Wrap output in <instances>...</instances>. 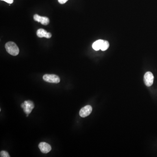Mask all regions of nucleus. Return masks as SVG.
<instances>
[{"instance_id": "obj_1", "label": "nucleus", "mask_w": 157, "mask_h": 157, "mask_svg": "<svg viewBox=\"0 0 157 157\" xmlns=\"http://www.w3.org/2000/svg\"><path fill=\"white\" fill-rule=\"evenodd\" d=\"M5 47L7 52L13 56H16L19 53L18 47L14 42H9L6 43Z\"/></svg>"}, {"instance_id": "obj_2", "label": "nucleus", "mask_w": 157, "mask_h": 157, "mask_svg": "<svg viewBox=\"0 0 157 157\" xmlns=\"http://www.w3.org/2000/svg\"><path fill=\"white\" fill-rule=\"evenodd\" d=\"M21 107L23 108L24 112L27 114V117H28L34 109V105L32 101L27 100L21 104Z\"/></svg>"}, {"instance_id": "obj_3", "label": "nucleus", "mask_w": 157, "mask_h": 157, "mask_svg": "<svg viewBox=\"0 0 157 157\" xmlns=\"http://www.w3.org/2000/svg\"><path fill=\"white\" fill-rule=\"evenodd\" d=\"M44 80L50 83H58L60 82V77L54 74H45L43 77Z\"/></svg>"}, {"instance_id": "obj_4", "label": "nucleus", "mask_w": 157, "mask_h": 157, "mask_svg": "<svg viewBox=\"0 0 157 157\" xmlns=\"http://www.w3.org/2000/svg\"><path fill=\"white\" fill-rule=\"evenodd\" d=\"M154 77L150 72H148L144 75V80L145 85L147 87H150L153 84Z\"/></svg>"}, {"instance_id": "obj_5", "label": "nucleus", "mask_w": 157, "mask_h": 157, "mask_svg": "<svg viewBox=\"0 0 157 157\" xmlns=\"http://www.w3.org/2000/svg\"><path fill=\"white\" fill-rule=\"evenodd\" d=\"M92 111V107L91 106L87 105L82 107L80 111V116L82 117H85L89 115Z\"/></svg>"}, {"instance_id": "obj_6", "label": "nucleus", "mask_w": 157, "mask_h": 157, "mask_svg": "<svg viewBox=\"0 0 157 157\" xmlns=\"http://www.w3.org/2000/svg\"><path fill=\"white\" fill-rule=\"evenodd\" d=\"M38 148L42 153L46 154L51 151L52 148L48 144L44 142L40 143L38 145Z\"/></svg>"}, {"instance_id": "obj_7", "label": "nucleus", "mask_w": 157, "mask_h": 157, "mask_svg": "<svg viewBox=\"0 0 157 157\" xmlns=\"http://www.w3.org/2000/svg\"><path fill=\"white\" fill-rule=\"evenodd\" d=\"M34 19L35 21L40 22L42 25H45V26L48 25L49 23V19L47 17H42L37 14L34 16Z\"/></svg>"}, {"instance_id": "obj_8", "label": "nucleus", "mask_w": 157, "mask_h": 157, "mask_svg": "<svg viewBox=\"0 0 157 157\" xmlns=\"http://www.w3.org/2000/svg\"><path fill=\"white\" fill-rule=\"evenodd\" d=\"M37 35L39 38H49L52 37V34L49 32H48L43 28L38 29L37 31Z\"/></svg>"}, {"instance_id": "obj_9", "label": "nucleus", "mask_w": 157, "mask_h": 157, "mask_svg": "<svg viewBox=\"0 0 157 157\" xmlns=\"http://www.w3.org/2000/svg\"><path fill=\"white\" fill-rule=\"evenodd\" d=\"M103 42H104V40H102V39H99V40H97L96 42H94L92 45L93 49L96 51H98V50H100Z\"/></svg>"}, {"instance_id": "obj_10", "label": "nucleus", "mask_w": 157, "mask_h": 157, "mask_svg": "<svg viewBox=\"0 0 157 157\" xmlns=\"http://www.w3.org/2000/svg\"><path fill=\"white\" fill-rule=\"evenodd\" d=\"M109 47V43L108 41L104 40L103 43H102V46H101L100 50L102 51H106L108 49Z\"/></svg>"}, {"instance_id": "obj_11", "label": "nucleus", "mask_w": 157, "mask_h": 157, "mask_svg": "<svg viewBox=\"0 0 157 157\" xmlns=\"http://www.w3.org/2000/svg\"><path fill=\"white\" fill-rule=\"evenodd\" d=\"M1 157H10L7 151H1L0 153Z\"/></svg>"}, {"instance_id": "obj_12", "label": "nucleus", "mask_w": 157, "mask_h": 157, "mask_svg": "<svg viewBox=\"0 0 157 157\" xmlns=\"http://www.w3.org/2000/svg\"><path fill=\"white\" fill-rule=\"evenodd\" d=\"M1 1H4L9 4L13 3V1H14V0H1Z\"/></svg>"}, {"instance_id": "obj_13", "label": "nucleus", "mask_w": 157, "mask_h": 157, "mask_svg": "<svg viewBox=\"0 0 157 157\" xmlns=\"http://www.w3.org/2000/svg\"><path fill=\"white\" fill-rule=\"evenodd\" d=\"M68 0H58V1L60 4H64Z\"/></svg>"}]
</instances>
